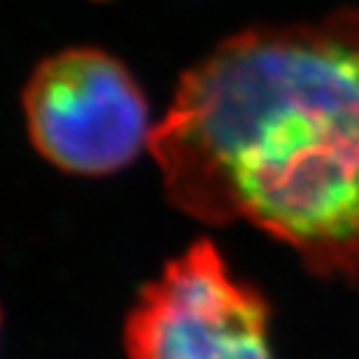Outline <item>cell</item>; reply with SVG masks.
Returning a JSON list of instances; mask_svg holds the SVG:
<instances>
[{
	"mask_svg": "<svg viewBox=\"0 0 359 359\" xmlns=\"http://www.w3.org/2000/svg\"><path fill=\"white\" fill-rule=\"evenodd\" d=\"M126 348L131 359H273L266 301L201 238L145 285Z\"/></svg>",
	"mask_w": 359,
	"mask_h": 359,
	"instance_id": "cell-3",
	"label": "cell"
},
{
	"mask_svg": "<svg viewBox=\"0 0 359 359\" xmlns=\"http://www.w3.org/2000/svg\"><path fill=\"white\" fill-rule=\"evenodd\" d=\"M170 203L359 276V10L257 26L180 77L149 138Z\"/></svg>",
	"mask_w": 359,
	"mask_h": 359,
	"instance_id": "cell-1",
	"label": "cell"
},
{
	"mask_svg": "<svg viewBox=\"0 0 359 359\" xmlns=\"http://www.w3.org/2000/svg\"><path fill=\"white\" fill-rule=\"evenodd\" d=\"M21 103L33 147L68 173L121 170L152 138L135 77L96 47H70L40 61Z\"/></svg>",
	"mask_w": 359,
	"mask_h": 359,
	"instance_id": "cell-2",
	"label": "cell"
}]
</instances>
